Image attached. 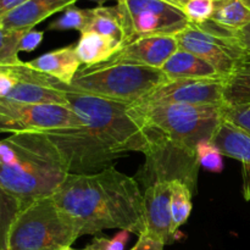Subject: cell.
<instances>
[{
    "mask_svg": "<svg viewBox=\"0 0 250 250\" xmlns=\"http://www.w3.org/2000/svg\"><path fill=\"white\" fill-rule=\"evenodd\" d=\"M65 93L68 106L80 117L76 128L43 132L60 153L68 173H94L128 151L148 150L146 136L128 115L129 104L76 92L56 82Z\"/></svg>",
    "mask_w": 250,
    "mask_h": 250,
    "instance_id": "6da1fadb",
    "label": "cell"
},
{
    "mask_svg": "<svg viewBox=\"0 0 250 250\" xmlns=\"http://www.w3.org/2000/svg\"><path fill=\"white\" fill-rule=\"evenodd\" d=\"M222 106L129 105L128 115L141 127L148 144L144 155L149 186L156 181L180 180L195 190L199 168L197 146L214 136L222 121Z\"/></svg>",
    "mask_w": 250,
    "mask_h": 250,
    "instance_id": "7a4b0ae2",
    "label": "cell"
},
{
    "mask_svg": "<svg viewBox=\"0 0 250 250\" xmlns=\"http://www.w3.org/2000/svg\"><path fill=\"white\" fill-rule=\"evenodd\" d=\"M53 199L67 212L81 236L119 229L144 232V197L136 178L114 166L94 173H68Z\"/></svg>",
    "mask_w": 250,
    "mask_h": 250,
    "instance_id": "3957f363",
    "label": "cell"
},
{
    "mask_svg": "<svg viewBox=\"0 0 250 250\" xmlns=\"http://www.w3.org/2000/svg\"><path fill=\"white\" fill-rule=\"evenodd\" d=\"M67 175L60 153L43 132L14 133L0 141V188L22 208L51 197Z\"/></svg>",
    "mask_w": 250,
    "mask_h": 250,
    "instance_id": "277c9868",
    "label": "cell"
},
{
    "mask_svg": "<svg viewBox=\"0 0 250 250\" xmlns=\"http://www.w3.org/2000/svg\"><path fill=\"white\" fill-rule=\"evenodd\" d=\"M167 80L161 68L106 61L80 68L68 88L103 99L132 105Z\"/></svg>",
    "mask_w": 250,
    "mask_h": 250,
    "instance_id": "5b68a950",
    "label": "cell"
},
{
    "mask_svg": "<svg viewBox=\"0 0 250 250\" xmlns=\"http://www.w3.org/2000/svg\"><path fill=\"white\" fill-rule=\"evenodd\" d=\"M80 237L75 220L48 197L20 210L10 229L7 250H68Z\"/></svg>",
    "mask_w": 250,
    "mask_h": 250,
    "instance_id": "8992f818",
    "label": "cell"
},
{
    "mask_svg": "<svg viewBox=\"0 0 250 250\" xmlns=\"http://www.w3.org/2000/svg\"><path fill=\"white\" fill-rule=\"evenodd\" d=\"M116 6L125 43L142 37L176 36L190 23L182 9L164 0H117Z\"/></svg>",
    "mask_w": 250,
    "mask_h": 250,
    "instance_id": "52a82bcc",
    "label": "cell"
},
{
    "mask_svg": "<svg viewBox=\"0 0 250 250\" xmlns=\"http://www.w3.org/2000/svg\"><path fill=\"white\" fill-rule=\"evenodd\" d=\"M178 49L189 51L212 66L227 78L244 58V51L236 42L233 32L208 21L203 24L189 23L176 34Z\"/></svg>",
    "mask_w": 250,
    "mask_h": 250,
    "instance_id": "ba28073f",
    "label": "cell"
},
{
    "mask_svg": "<svg viewBox=\"0 0 250 250\" xmlns=\"http://www.w3.org/2000/svg\"><path fill=\"white\" fill-rule=\"evenodd\" d=\"M80 126V117L70 106L26 104L0 98V133L46 132Z\"/></svg>",
    "mask_w": 250,
    "mask_h": 250,
    "instance_id": "9c48e42d",
    "label": "cell"
},
{
    "mask_svg": "<svg viewBox=\"0 0 250 250\" xmlns=\"http://www.w3.org/2000/svg\"><path fill=\"white\" fill-rule=\"evenodd\" d=\"M55 81L23 61L14 65H0V98L26 104L68 106L65 93L54 88Z\"/></svg>",
    "mask_w": 250,
    "mask_h": 250,
    "instance_id": "30bf717a",
    "label": "cell"
},
{
    "mask_svg": "<svg viewBox=\"0 0 250 250\" xmlns=\"http://www.w3.org/2000/svg\"><path fill=\"white\" fill-rule=\"evenodd\" d=\"M226 78H177L156 87L138 104H186L222 106Z\"/></svg>",
    "mask_w": 250,
    "mask_h": 250,
    "instance_id": "8fae6325",
    "label": "cell"
},
{
    "mask_svg": "<svg viewBox=\"0 0 250 250\" xmlns=\"http://www.w3.org/2000/svg\"><path fill=\"white\" fill-rule=\"evenodd\" d=\"M144 197V232L143 233L163 242L172 243L177 232L173 229L171 215V182L156 181L148 186ZM142 234V233H141Z\"/></svg>",
    "mask_w": 250,
    "mask_h": 250,
    "instance_id": "7c38bea8",
    "label": "cell"
},
{
    "mask_svg": "<svg viewBox=\"0 0 250 250\" xmlns=\"http://www.w3.org/2000/svg\"><path fill=\"white\" fill-rule=\"evenodd\" d=\"M178 50L176 36H149L122 44L109 62H127L161 68Z\"/></svg>",
    "mask_w": 250,
    "mask_h": 250,
    "instance_id": "4fadbf2b",
    "label": "cell"
},
{
    "mask_svg": "<svg viewBox=\"0 0 250 250\" xmlns=\"http://www.w3.org/2000/svg\"><path fill=\"white\" fill-rule=\"evenodd\" d=\"M210 141L225 156L236 159L242 164V193L244 199L250 202V136L222 119Z\"/></svg>",
    "mask_w": 250,
    "mask_h": 250,
    "instance_id": "5bb4252c",
    "label": "cell"
},
{
    "mask_svg": "<svg viewBox=\"0 0 250 250\" xmlns=\"http://www.w3.org/2000/svg\"><path fill=\"white\" fill-rule=\"evenodd\" d=\"M78 0H28L0 19V27L9 31H31L51 15L72 6Z\"/></svg>",
    "mask_w": 250,
    "mask_h": 250,
    "instance_id": "9a60e30c",
    "label": "cell"
},
{
    "mask_svg": "<svg viewBox=\"0 0 250 250\" xmlns=\"http://www.w3.org/2000/svg\"><path fill=\"white\" fill-rule=\"evenodd\" d=\"M27 63L34 70L50 76L67 85L72 83L73 78L82 65L73 45L49 51L34 60L28 61Z\"/></svg>",
    "mask_w": 250,
    "mask_h": 250,
    "instance_id": "2e32d148",
    "label": "cell"
},
{
    "mask_svg": "<svg viewBox=\"0 0 250 250\" xmlns=\"http://www.w3.org/2000/svg\"><path fill=\"white\" fill-rule=\"evenodd\" d=\"M168 80L177 78H220L222 77L210 63L189 51L178 49L161 67ZM225 78V77H224Z\"/></svg>",
    "mask_w": 250,
    "mask_h": 250,
    "instance_id": "e0dca14e",
    "label": "cell"
},
{
    "mask_svg": "<svg viewBox=\"0 0 250 250\" xmlns=\"http://www.w3.org/2000/svg\"><path fill=\"white\" fill-rule=\"evenodd\" d=\"M121 48L117 42L95 32H83L75 45L78 59L85 66H94L109 61Z\"/></svg>",
    "mask_w": 250,
    "mask_h": 250,
    "instance_id": "ac0fdd59",
    "label": "cell"
},
{
    "mask_svg": "<svg viewBox=\"0 0 250 250\" xmlns=\"http://www.w3.org/2000/svg\"><path fill=\"white\" fill-rule=\"evenodd\" d=\"M84 32H95L117 42L125 43V32L117 6H98L90 9V19Z\"/></svg>",
    "mask_w": 250,
    "mask_h": 250,
    "instance_id": "d6986e66",
    "label": "cell"
},
{
    "mask_svg": "<svg viewBox=\"0 0 250 250\" xmlns=\"http://www.w3.org/2000/svg\"><path fill=\"white\" fill-rule=\"evenodd\" d=\"M210 21L227 31H239L250 23V9L243 0H214Z\"/></svg>",
    "mask_w": 250,
    "mask_h": 250,
    "instance_id": "ffe728a7",
    "label": "cell"
},
{
    "mask_svg": "<svg viewBox=\"0 0 250 250\" xmlns=\"http://www.w3.org/2000/svg\"><path fill=\"white\" fill-rule=\"evenodd\" d=\"M224 100L225 105L229 106L250 103V55H244L233 72L226 78Z\"/></svg>",
    "mask_w": 250,
    "mask_h": 250,
    "instance_id": "44dd1931",
    "label": "cell"
},
{
    "mask_svg": "<svg viewBox=\"0 0 250 250\" xmlns=\"http://www.w3.org/2000/svg\"><path fill=\"white\" fill-rule=\"evenodd\" d=\"M171 182V215H172L173 229L177 232L182 225L189 219L193 209V190L188 185L180 180Z\"/></svg>",
    "mask_w": 250,
    "mask_h": 250,
    "instance_id": "7402d4cb",
    "label": "cell"
},
{
    "mask_svg": "<svg viewBox=\"0 0 250 250\" xmlns=\"http://www.w3.org/2000/svg\"><path fill=\"white\" fill-rule=\"evenodd\" d=\"M21 209V203L0 188V250H7L10 229Z\"/></svg>",
    "mask_w": 250,
    "mask_h": 250,
    "instance_id": "603a6c76",
    "label": "cell"
},
{
    "mask_svg": "<svg viewBox=\"0 0 250 250\" xmlns=\"http://www.w3.org/2000/svg\"><path fill=\"white\" fill-rule=\"evenodd\" d=\"M90 19V9H80L75 5L67 7L62 15L51 22L48 28L50 31H67V29H76V31H85L88 22Z\"/></svg>",
    "mask_w": 250,
    "mask_h": 250,
    "instance_id": "cb8c5ba5",
    "label": "cell"
},
{
    "mask_svg": "<svg viewBox=\"0 0 250 250\" xmlns=\"http://www.w3.org/2000/svg\"><path fill=\"white\" fill-rule=\"evenodd\" d=\"M24 33L23 31H9L0 27V65H14L21 61L19 58L20 42Z\"/></svg>",
    "mask_w": 250,
    "mask_h": 250,
    "instance_id": "d4e9b609",
    "label": "cell"
},
{
    "mask_svg": "<svg viewBox=\"0 0 250 250\" xmlns=\"http://www.w3.org/2000/svg\"><path fill=\"white\" fill-rule=\"evenodd\" d=\"M197 156L199 165L210 172L220 173L224 170V154L209 139L198 143Z\"/></svg>",
    "mask_w": 250,
    "mask_h": 250,
    "instance_id": "484cf974",
    "label": "cell"
},
{
    "mask_svg": "<svg viewBox=\"0 0 250 250\" xmlns=\"http://www.w3.org/2000/svg\"><path fill=\"white\" fill-rule=\"evenodd\" d=\"M214 0H188L182 7L190 23L203 24L210 21L214 14Z\"/></svg>",
    "mask_w": 250,
    "mask_h": 250,
    "instance_id": "4316f807",
    "label": "cell"
},
{
    "mask_svg": "<svg viewBox=\"0 0 250 250\" xmlns=\"http://www.w3.org/2000/svg\"><path fill=\"white\" fill-rule=\"evenodd\" d=\"M222 119L234 125L250 136V103L249 104L229 106L224 105L221 109Z\"/></svg>",
    "mask_w": 250,
    "mask_h": 250,
    "instance_id": "83f0119b",
    "label": "cell"
},
{
    "mask_svg": "<svg viewBox=\"0 0 250 250\" xmlns=\"http://www.w3.org/2000/svg\"><path fill=\"white\" fill-rule=\"evenodd\" d=\"M44 33L42 31H31L26 32L22 37L21 42H20V51H33L34 49L38 48L41 45V43L43 42Z\"/></svg>",
    "mask_w": 250,
    "mask_h": 250,
    "instance_id": "f1b7e54d",
    "label": "cell"
},
{
    "mask_svg": "<svg viewBox=\"0 0 250 250\" xmlns=\"http://www.w3.org/2000/svg\"><path fill=\"white\" fill-rule=\"evenodd\" d=\"M165 244L146 233L139 234L137 243L131 250H164Z\"/></svg>",
    "mask_w": 250,
    "mask_h": 250,
    "instance_id": "f546056e",
    "label": "cell"
},
{
    "mask_svg": "<svg viewBox=\"0 0 250 250\" xmlns=\"http://www.w3.org/2000/svg\"><path fill=\"white\" fill-rule=\"evenodd\" d=\"M233 37L244 51V55H250V23L239 31H234Z\"/></svg>",
    "mask_w": 250,
    "mask_h": 250,
    "instance_id": "4dcf8cb0",
    "label": "cell"
},
{
    "mask_svg": "<svg viewBox=\"0 0 250 250\" xmlns=\"http://www.w3.org/2000/svg\"><path fill=\"white\" fill-rule=\"evenodd\" d=\"M131 232L121 231L117 233L112 239H109V247L111 250H124L125 244L128 241V237Z\"/></svg>",
    "mask_w": 250,
    "mask_h": 250,
    "instance_id": "1f68e13d",
    "label": "cell"
},
{
    "mask_svg": "<svg viewBox=\"0 0 250 250\" xmlns=\"http://www.w3.org/2000/svg\"><path fill=\"white\" fill-rule=\"evenodd\" d=\"M26 1L28 0H0V19L11 12L12 10L23 5Z\"/></svg>",
    "mask_w": 250,
    "mask_h": 250,
    "instance_id": "d6a6232c",
    "label": "cell"
},
{
    "mask_svg": "<svg viewBox=\"0 0 250 250\" xmlns=\"http://www.w3.org/2000/svg\"><path fill=\"white\" fill-rule=\"evenodd\" d=\"M68 250H111L109 247V239L105 237H100V238H95L89 246L84 247L82 249H73L70 248Z\"/></svg>",
    "mask_w": 250,
    "mask_h": 250,
    "instance_id": "836d02e7",
    "label": "cell"
},
{
    "mask_svg": "<svg viewBox=\"0 0 250 250\" xmlns=\"http://www.w3.org/2000/svg\"><path fill=\"white\" fill-rule=\"evenodd\" d=\"M164 1L168 2V4L173 5V6H177L180 7V9H182L183 5H185L188 0H164Z\"/></svg>",
    "mask_w": 250,
    "mask_h": 250,
    "instance_id": "e575fe53",
    "label": "cell"
},
{
    "mask_svg": "<svg viewBox=\"0 0 250 250\" xmlns=\"http://www.w3.org/2000/svg\"><path fill=\"white\" fill-rule=\"evenodd\" d=\"M89 1H94V2H98V4H100V6H103V4L106 1H111V0H89ZM117 1V0H116Z\"/></svg>",
    "mask_w": 250,
    "mask_h": 250,
    "instance_id": "d590c367",
    "label": "cell"
},
{
    "mask_svg": "<svg viewBox=\"0 0 250 250\" xmlns=\"http://www.w3.org/2000/svg\"><path fill=\"white\" fill-rule=\"evenodd\" d=\"M243 2L250 9V0H243Z\"/></svg>",
    "mask_w": 250,
    "mask_h": 250,
    "instance_id": "8d00e7d4",
    "label": "cell"
}]
</instances>
